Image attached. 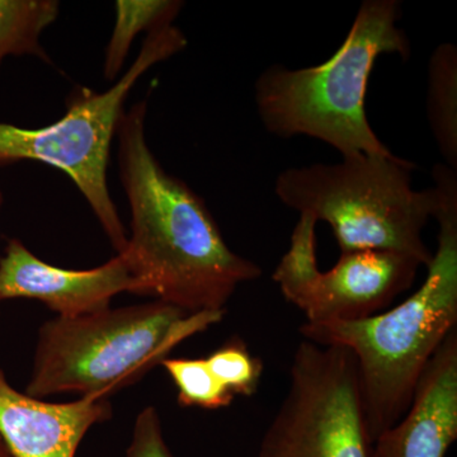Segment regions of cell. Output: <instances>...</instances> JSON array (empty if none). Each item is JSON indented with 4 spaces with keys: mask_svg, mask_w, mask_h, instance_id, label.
I'll return each mask as SVG.
<instances>
[{
    "mask_svg": "<svg viewBox=\"0 0 457 457\" xmlns=\"http://www.w3.org/2000/svg\"><path fill=\"white\" fill-rule=\"evenodd\" d=\"M185 3L179 0H117L112 35L104 51V75L119 78L137 36L173 25Z\"/></svg>",
    "mask_w": 457,
    "mask_h": 457,
    "instance_id": "13",
    "label": "cell"
},
{
    "mask_svg": "<svg viewBox=\"0 0 457 457\" xmlns=\"http://www.w3.org/2000/svg\"><path fill=\"white\" fill-rule=\"evenodd\" d=\"M59 13L56 0H0V68L9 56H35L53 64L40 38Z\"/></svg>",
    "mask_w": 457,
    "mask_h": 457,
    "instance_id": "14",
    "label": "cell"
},
{
    "mask_svg": "<svg viewBox=\"0 0 457 457\" xmlns=\"http://www.w3.org/2000/svg\"><path fill=\"white\" fill-rule=\"evenodd\" d=\"M176 386L180 407L216 411L227 408L234 396L210 371L204 359H165L161 363Z\"/></svg>",
    "mask_w": 457,
    "mask_h": 457,
    "instance_id": "15",
    "label": "cell"
},
{
    "mask_svg": "<svg viewBox=\"0 0 457 457\" xmlns=\"http://www.w3.org/2000/svg\"><path fill=\"white\" fill-rule=\"evenodd\" d=\"M426 108L444 164L457 170V47L449 42L438 45L429 57Z\"/></svg>",
    "mask_w": 457,
    "mask_h": 457,
    "instance_id": "12",
    "label": "cell"
},
{
    "mask_svg": "<svg viewBox=\"0 0 457 457\" xmlns=\"http://www.w3.org/2000/svg\"><path fill=\"white\" fill-rule=\"evenodd\" d=\"M0 457H11V455H9L7 447H5V445L3 444L2 438H0Z\"/></svg>",
    "mask_w": 457,
    "mask_h": 457,
    "instance_id": "18",
    "label": "cell"
},
{
    "mask_svg": "<svg viewBox=\"0 0 457 457\" xmlns=\"http://www.w3.org/2000/svg\"><path fill=\"white\" fill-rule=\"evenodd\" d=\"M224 312H187L158 302L42 324L26 394L107 399L139 383L179 343L219 323Z\"/></svg>",
    "mask_w": 457,
    "mask_h": 457,
    "instance_id": "4",
    "label": "cell"
},
{
    "mask_svg": "<svg viewBox=\"0 0 457 457\" xmlns=\"http://www.w3.org/2000/svg\"><path fill=\"white\" fill-rule=\"evenodd\" d=\"M126 457H173L154 407L144 409L137 417Z\"/></svg>",
    "mask_w": 457,
    "mask_h": 457,
    "instance_id": "17",
    "label": "cell"
},
{
    "mask_svg": "<svg viewBox=\"0 0 457 457\" xmlns=\"http://www.w3.org/2000/svg\"><path fill=\"white\" fill-rule=\"evenodd\" d=\"M457 438V328L420 376L404 416L374 442V457H445Z\"/></svg>",
    "mask_w": 457,
    "mask_h": 457,
    "instance_id": "11",
    "label": "cell"
},
{
    "mask_svg": "<svg viewBox=\"0 0 457 457\" xmlns=\"http://www.w3.org/2000/svg\"><path fill=\"white\" fill-rule=\"evenodd\" d=\"M288 383L258 457H374L351 351L303 339Z\"/></svg>",
    "mask_w": 457,
    "mask_h": 457,
    "instance_id": "7",
    "label": "cell"
},
{
    "mask_svg": "<svg viewBox=\"0 0 457 457\" xmlns=\"http://www.w3.org/2000/svg\"><path fill=\"white\" fill-rule=\"evenodd\" d=\"M146 101L125 111L119 129L120 179L131 228L122 253L137 295L187 312H225L237 287L262 276L231 251L203 198L162 167L147 145Z\"/></svg>",
    "mask_w": 457,
    "mask_h": 457,
    "instance_id": "1",
    "label": "cell"
},
{
    "mask_svg": "<svg viewBox=\"0 0 457 457\" xmlns=\"http://www.w3.org/2000/svg\"><path fill=\"white\" fill-rule=\"evenodd\" d=\"M3 203H4V196H3V192L0 191V209H2Z\"/></svg>",
    "mask_w": 457,
    "mask_h": 457,
    "instance_id": "19",
    "label": "cell"
},
{
    "mask_svg": "<svg viewBox=\"0 0 457 457\" xmlns=\"http://www.w3.org/2000/svg\"><path fill=\"white\" fill-rule=\"evenodd\" d=\"M400 20L398 0H365L345 41L326 62L300 69L270 65L262 71L254 101L264 129L281 139L323 141L342 158L393 154L372 130L365 101L378 57L411 56Z\"/></svg>",
    "mask_w": 457,
    "mask_h": 457,
    "instance_id": "3",
    "label": "cell"
},
{
    "mask_svg": "<svg viewBox=\"0 0 457 457\" xmlns=\"http://www.w3.org/2000/svg\"><path fill=\"white\" fill-rule=\"evenodd\" d=\"M210 371L236 398L252 396L260 386L263 363L249 352L239 338L230 339L206 357Z\"/></svg>",
    "mask_w": 457,
    "mask_h": 457,
    "instance_id": "16",
    "label": "cell"
},
{
    "mask_svg": "<svg viewBox=\"0 0 457 457\" xmlns=\"http://www.w3.org/2000/svg\"><path fill=\"white\" fill-rule=\"evenodd\" d=\"M122 293L137 295V279L123 254L92 270L60 269L13 237L0 258V303L20 297L38 300L56 317L71 318L106 311Z\"/></svg>",
    "mask_w": 457,
    "mask_h": 457,
    "instance_id": "9",
    "label": "cell"
},
{
    "mask_svg": "<svg viewBox=\"0 0 457 457\" xmlns=\"http://www.w3.org/2000/svg\"><path fill=\"white\" fill-rule=\"evenodd\" d=\"M111 417L107 399L44 402L14 389L0 369V438L11 457H75L89 429Z\"/></svg>",
    "mask_w": 457,
    "mask_h": 457,
    "instance_id": "10",
    "label": "cell"
},
{
    "mask_svg": "<svg viewBox=\"0 0 457 457\" xmlns=\"http://www.w3.org/2000/svg\"><path fill=\"white\" fill-rule=\"evenodd\" d=\"M187 44L173 25L147 33L137 60L106 92L78 87L66 99L64 116L41 128L0 122V167L31 161L62 170L89 204L114 251L122 253L129 234L108 189L111 147L135 84Z\"/></svg>",
    "mask_w": 457,
    "mask_h": 457,
    "instance_id": "6",
    "label": "cell"
},
{
    "mask_svg": "<svg viewBox=\"0 0 457 457\" xmlns=\"http://www.w3.org/2000/svg\"><path fill=\"white\" fill-rule=\"evenodd\" d=\"M432 176L438 196L437 249L422 286L372 317L300 328L306 341L353 354L374 442L404 416L426 366L457 327V170L436 164Z\"/></svg>",
    "mask_w": 457,
    "mask_h": 457,
    "instance_id": "2",
    "label": "cell"
},
{
    "mask_svg": "<svg viewBox=\"0 0 457 457\" xmlns=\"http://www.w3.org/2000/svg\"><path fill=\"white\" fill-rule=\"evenodd\" d=\"M317 224L300 216L272 275L285 299L305 314L306 323L372 317L414 284L422 264L396 252H348L341 253L332 269L319 270Z\"/></svg>",
    "mask_w": 457,
    "mask_h": 457,
    "instance_id": "8",
    "label": "cell"
},
{
    "mask_svg": "<svg viewBox=\"0 0 457 457\" xmlns=\"http://www.w3.org/2000/svg\"><path fill=\"white\" fill-rule=\"evenodd\" d=\"M414 164L395 154H360L339 163L287 168L275 194L288 209L329 225L341 253L387 251L428 266L423 231L438 209L435 187L416 189Z\"/></svg>",
    "mask_w": 457,
    "mask_h": 457,
    "instance_id": "5",
    "label": "cell"
}]
</instances>
